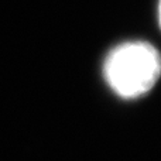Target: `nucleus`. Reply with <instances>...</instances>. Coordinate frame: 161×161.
Returning <instances> with one entry per match:
<instances>
[{
	"label": "nucleus",
	"instance_id": "1",
	"mask_svg": "<svg viewBox=\"0 0 161 161\" xmlns=\"http://www.w3.org/2000/svg\"><path fill=\"white\" fill-rule=\"evenodd\" d=\"M103 72L109 86L119 96L139 97L153 89L160 78V53L144 41L125 42L110 51Z\"/></svg>",
	"mask_w": 161,
	"mask_h": 161
},
{
	"label": "nucleus",
	"instance_id": "2",
	"mask_svg": "<svg viewBox=\"0 0 161 161\" xmlns=\"http://www.w3.org/2000/svg\"><path fill=\"white\" fill-rule=\"evenodd\" d=\"M158 19H160V25H161V0H160V6H158Z\"/></svg>",
	"mask_w": 161,
	"mask_h": 161
}]
</instances>
